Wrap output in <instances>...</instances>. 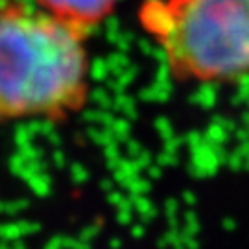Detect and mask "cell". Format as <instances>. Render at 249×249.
<instances>
[{
	"mask_svg": "<svg viewBox=\"0 0 249 249\" xmlns=\"http://www.w3.org/2000/svg\"><path fill=\"white\" fill-rule=\"evenodd\" d=\"M89 96L87 37L34 2L0 0V122H63Z\"/></svg>",
	"mask_w": 249,
	"mask_h": 249,
	"instance_id": "obj_1",
	"label": "cell"
},
{
	"mask_svg": "<svg viewBox=\"0 0 249 249\" xmlns=\"http://www.w3.org/2000/svg\"><path fill=\"white\" fill-rule=\"evenodd\" d=\"M137 22L179 83L249 76V0H142Z\"/></svg>",
	"mask_w": 249,
	"mask_h": 249,
	"instance_id": "obj_2",
	"label": "cell"
},
{
	"mask_svg": "<svg viewBox=\"0 0 249 249\" xmlns=\"http://www.w3.org/2000/svg\"><path fill=\"white\" fill-rule=\"evenodd\" d=\"M46 15L87 37L115 13L118 0H32Z\"/></svg>",
	"mask_w": 249,
	"mask_h": 249,
	"instance_id": "obj_3",
	"label": "cell"
}]
</instances>
